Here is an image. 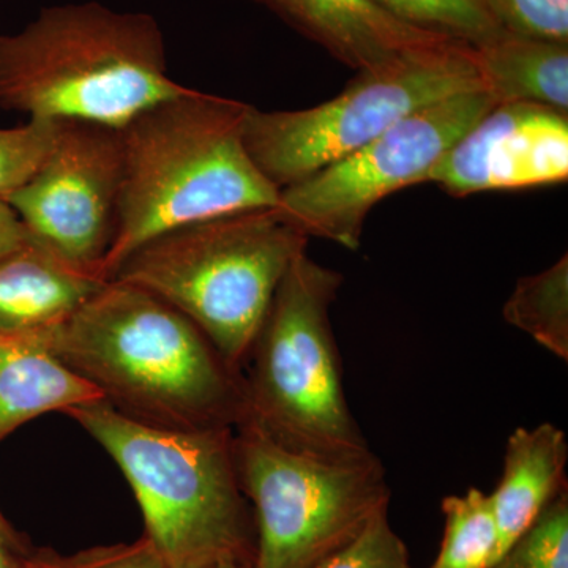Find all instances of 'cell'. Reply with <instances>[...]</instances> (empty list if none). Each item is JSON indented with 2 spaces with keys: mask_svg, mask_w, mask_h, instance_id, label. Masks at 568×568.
<instances>
[{
  "mask_svg": "<svg viewBox=\"0 0 568 568\" xmlns=\"http://www.w3.org/2000/svg\"><path fill=\"white\" fill-rule=\"evenodd\" d=\"M52 353L118 413L166 429L235 428L244 375L181 312L134 284L108 280L47 332Z\"/></svg>",
  "mask_w": 568,
  "mask_h": 568,
  "instance_id": "1",
  "label": "cell"
},
{
  "mask_svg": "<svg viewBox=\"0 0 568 568\" xmlns=\"http://www.w3.org/2000/svg\"><path fill=\"white\" fill-rule=\"evenodd\" d=\"M250 104L189 88L121 129L118 219L102 275L110 280L156 235L230 213L274 209L280 190L246 151Z\"/></svg>",
  "mask_w": 568,
  "mask_h": 568,
  "instance_id": "2",
  "label": "cell"
},
{
  "mask_svg": "<svg viewBox=\"0 0 568 568\" xmlns=\"http://www.w3.org/2000/svg\"><path fill=\"white\" fill-rule=\"evenodd\" d=\"M186 89L170 77L162 29L148 13L69 3L0 36V108L29 119L122 129Z\"/></svg>",
  "mask_w": 568,
  "mask_h": 568,
  "instance_id": "3",
  "label": "cell"
},
{
  "mask_svg": "<svg viewBox=\"0 0 568 568\" xmlns=\"http://www.w3.org/2000/svg\"><path fill=\"white\" fill-rule=\"evenodd\" d=\"M65 414L122 470L144 519L142 536L168 566L253 559L254 526L235 467L234 428H156L104 399Z\"/></svg>",
  "mask_w": 568,
  "mask_h": 568,
  "instance_id": "4",
  "label": "cell"
},
{
  "mask_svg": "<svg viewBox=\"0 0 568 568\" xmlns=\"http://www.w3.org/2000/svg\"><path fill=\"white\" fill-rule=\"evenodd\" d=\"M308 241L275 207L235 212L156 235L110 280L174 306L231 368L244 373L276 290Z\"/></svg>",
  "mask_w": 568,
  "mask_h": 568,
  "instance_id": "5",
  "label": "cell"
},
{
  "mask_svg": "<svg viewBox=\"0 0 568 568\" xmlns=\"http://www.w3.org/2000/svg\"><path fill=\"white\" fill-rule=\"evenodd\" d=\"M345 276L302 253L246 357V417L276 443L327 459L373 454L351 413L331 324Z\"/></svg>",
  "mask_w": 568,
  "mask_h": 568,
  "instance_id": "6",
  "label": "cell"
},
{
  "mask_svg": "<svg viewBox=\"0 0 568 568\" xmlns=\"http://www.w3.org/2000/svg\"><path fill=\"white\" fill-rule=\"evenodd\" d=\"M485 88L470 44L443 40L357 71L334 99L295 111L246 112V151L283 190L364 148L407 115Z\"/></svg>",
  "mask_w": 568,
  "mask_h": 568,
  "instance_id": "7",
  "label": "cell"
},
{
  "mask_svg": "<svg viewBox=\"0 0 568 568\" xmlns=\"http://www.w3.org/2000/svg\"><path fill=\"white\" fill-rule=\"evenodd\" d=\"M234 458L253 508V568H320L390 503L375 454L313 457L244 420L234 428Z\"/></svg>",
  "mask_w": 568,
  "mask_h": 568,
  "instance_id": "8",
  "label": "cell"
},
{
  "mask_svg": "<svg viewBox=\"0 0 568 568\" xmlns=\"http://www.w3.org/2000/svg\"><path fill=\"white\" fill-rule=\"evenodd\" d=\"M497 103L488 89H476L422 108L364 148L280 190L275 211L306 237L354 252L373 207L428 183L439 160Z\"/></svg>",
  "mask_w": 568,
  "mask_h": 568,
  "instance_id": "9",
  "label": "cell"
},
{
  "mask_svg": "<svg viewBox=\"0 0 568 568\" xmlns=\"http://www.w3.org/2000/svg\"><path fill=\"white\" fill-rule=\"evenodd\" d=\"M58 122L47 162L7 203L37 244L63 263L103 278L121 193V129Z\"/></svg>",
  "mask_w": 568,
  "mask_h": 568,
  "instance_id": "10",
  "label": "cell"
},
{
  "mask_svg": "<svg viewBox=\"0 0 568 568\" xmlns=\"http://www.w3.org/2000/svg\"><path fill=\"white\" fill-rule=\"evenodd\" d=\"M568 178V114L534 103H497L428 175L455 197L555 185Z\"/></svg>",
  "mask_w": 568,
  "mask_h": 568,
  "instance_id": "11",
  "label": "cell"
},
{
  "mask_svg": "<svg viewBox=\"0 0 568 568\" xmlns=\"http://www.w3.org/2000/svg\"><path fill=\"white\" fill-rule=\"evenodd\" d=\"M336 61L368 69L414 48L450 40L396 21L373 0H256Z\"/></svg>",
  "mask_w": 568,
  "mask_h": 568,
  "instance_id": "12",
  "label": "cell"
},
{
  "mask_svg": "<svg viewBox=\"0 0 568 568\" xmlns=\"http://www.w3.org/2000/svg\"><path fill=\"white\" fill-rule=\"evenodd\" d=\"M104 283L100 276L63 263L32 239L0 260V335L59 327Z\"/></svg>",
  "mask_w": 568,
  "mask_h": 568,
  "instance_id": "13",
  "label": "cell"
},
{
  "mask_svg": "<svg viewBox=\"0 0 568 568\" xmlns=\"http://www.w3.org/2000/svg\"><path fill=\"white\" fill-rule=\"evenodd\" d=\"M47 332L0 335V443L43 414L104 399L52 353Z\"/></svg>",
  "mask_w": 568,
  "mask_h": 568,
  "instance_id": "14",
  "label": "cell"
},
{
  "mask_svg": "<svg viewBox=\"0 0 568 568\" xmlns=\"http://www.w3.org/2000/svg\"><path fill=\"white\" fill-rule=\"evenodd\" d=\"M567 462L566 433L551 422L517 428L508 437L503 476L489 495L499 534L497 559L567 488Z\"/></svg>",
  "mask_w": 568,
  "mask_h": 568,
  "instance_id": "15",
  "label": "cell"
},
{
  "mask_svg": "<svg viewBox=\"0 0 568 568\" xmlns=\"http://www.w3.org/2000/svg\"><path fill=\"white\" fill-rule=\"evenodd\" d=\"M474 52L497 102L541 104L568 114V44L503 31Z\"/></svg>",
  "mask_w": 568,
  "mask_h": 568,
  "instance_id": "16",
  "label": "cell"
},
{
  "mask_svg": "<svg viewBox=\"0 0 568 568\" xmlns=\"http://www.w3.org/2000/svg\"><path fill=\"white\" fill-rule=\"evenodd\" d=\"M504 320L537 345L568 361V254L538 274L523 276L503 310Z\"/></svg>",
  "mask_w": 568,
  "mask_h": 568,
  "instance_id": "17",
  "label": "cell"
},
{
  "mask_svg": "<svg viewBox=\"0 0 568 568\" xmlns=\"http://www.w3.org/2000/svg\"><path fill=\"white\" fill-rule=\"evenodd\" d=\"M443 544L429 568H488L496 562L499 534L491 499L478 488L443 500Z\"/></svg>",
  "mask_w": 568,
  "mask_h": 568,
  "instance_id": "18",
  "label": "cell"
},
{
  "mask_svg": "<svg viewBox=\"0 0 568 568\" xmlns=\"http://www.w3.org/2000/svg\"><path fill=\"white\" fill-rule=\"evenodd\" d=\"M396 21L480 47L504 31L484 0H373Z\"/></svg>",
  "mask_w": 568,
  "mask_h": 568,
  "instance_id": "19",
  "label": "cell"
},
{
  "mask_svg": "<svg viewBox=\"0 0 568 568\" xmlns=\"http://www.w3.org/2000/svg\"><path fill=\"white\" fill-rule=\"evenodd\" d=\"M488 568H568L567 488Z\"/></svg>",
  "mask_w": 568,
  "mask_h": 568,
  "instance_id": "20",
  "label": "cell"
},
{
  "mask_svg": "<svg viewBox=\"0 0 568 568\" xmlns=\"http://www.w3.org/2000/svg\"><path fill=\"white\" fill-rule=\"evenodd\" d=\"M59 122L29 119L24 125L0 129V201L39 173L54 148Z\"/></svg>",
  "mask_w": 568,
  "mask_h": 568,
  "instance_id": "21",
  "label": "cell"
},
{
  "mask_svg": "<svg viewBox=\"0 0 568 568\" xmlns=\"http://www.w3.org/2000/svg\"><path fill=\"white\" fill-rule=\"evenodd\" d=\"M320 568H414L405 540L379 511L357 537Z\"/></svg>",
  "mask_w": 568,
  "mask_h": 568,
  "instance_id": "22",
  "label": "cell"
},
{
  "mask_svg": "<svg viewBox=\"0 0 568 568\" xmlns=\"http://www.w3.org/2000/svg\"><path fill=\"white\" fill-rule=\"evenodd\" d=\"M504 31L568 44V0H487Z\"/></svg>",
  "mask_w": 568,
  "mask_h": 568,
  "instance_id": "23",
  "label": "cell"
},
{
  "mask_svg": "<svg viewBox=\"0 0 568 568\" xmlns=\"http://www.w3.org/2000/svg\"><path fill=\"white\" fill-rule=\"evenodd\" d=\"M70 568H171L148 537L132 544L93 547L70 556Z\"/></svg>",
  "mask_w": 568,
  "mask_h": 568,
  "instance_id": "24",
  "label": "cell"
},
{
  "mask_svg": "<svg viewBox=\"0 0 568 568\" xmlns=\"http://www.w3.org/2000/svg\"><path fill=\"white\" fill-rule=\"evenodd\" d=\"M31 241L32 235L26 230L17 212L9 203L0 201V260Z\"/></svg>",
  "mask_w": 568,
  "mask_h": 568,
  "instance_id": "25",
  "label": "cell"
},
{
  "mask_svg": "<svg viewBox=\"0 0 568 568\" xmlns=\"http://www.w3.org/2000/svg\"><path fill=\"white\" fill-rule=\"evenodd\" d=\"M0 544L20 556L31 555L33 549L28 537L21 534L20 530L13 528V525H11L6 515L2 514V510H0Z\"/></svg>",
  "mask_w": 568,
  "mask_h": 568,
  "instance_id": "26",
  "label": "cell"
},
{
  "mask_svg": "<svg viewBox=\"0 0 568 568\" xmlns=\"http://www.w3.org/2000/svg\"><path fill=\"white\" fill-rule=\"evenodd\" d=\"M22 568H70V556H62L52 548H33Z\"/></svg>",
  "mask_w": 568,
  "mask_h": 568,
  "instance_id": "27",
  "label": "cell"
},
{
  "mask_svg": "<svg viewBox=\"0 0 568 568\" xmlns=\"http://www.w3.org/2000/svg\"><path fill=\"white\" fill-rule=\"evenodd\" d=\"M24 559L26 556L17 555V552L0 544V568H22L24 567Z\"/></svg>",
  "mask_w": 568,
  "mask_h": 568,
  "instance_id": "28",
  "label": "cell"
},
{
  "mask_svg": "<svg viewBox=\"0 0 568 568\" xmlns=\"http://www.w3.org/2000/svg\"><path fill=\"white\" fill-rule=\"evenodd\" d=\"M207 568H253V559H224Z\"/></svg>",
  "mask_w": 568,
  "mask_h": 568,
  "instance_id": "29",
  "label": "cell"
},
{
  "mask_svg": "<svg viewBox=\"0 0 568 568\" xmlns=\"http://www.w3.org/2000/svg\"><path fill=\"white\" fill-rule=\"evenodd\" d=\"M485 3H487V0H484Z\"/></svg>",
  "mask_w": 568,
  "mask_h": 568,
  "instance_id": "30",
  "label": "cell"
}]
</instances>
